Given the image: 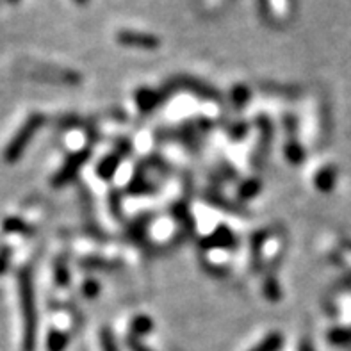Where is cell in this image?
Returning a JSON list of instances; mask_svg holds the SVG:
<instances>
[{"label":"cell","mask_w":351,"mask_h":351,"mask_svg":"<svg viewBox=\"0 0 351 351\" xmlns=\"http://www.w3.org/2000/svg\"><path fill=\"white\" fill-rule=\"evenodd\" d=\"M18 296H20V311L23 319L22 351H36L38 344V307H36L34 284L29 267L18 269Z\"/></svg>","instance_id":"6da1fadb"},{"label":"cell","mask_w":351,"mask_h":351,"mask_svg":"<svg viewBox=\"0 0 351 351\" xmlns=\"http://www.w3.org/2000/svg\"><path fill=\"white\" fill-rule=\"evenodd\" d=\"M41 125H43V116L34 112V114L29 116L25 120V123L14 132L11 141L5 145L4 154H2V157H4V160L8 165H14V162L23 156V152L29 147V143L32 141L34 134L40 130Z\"/></svg>","instance_id":"7a4b0ae2"},{"label":"cell","mask_w":351,"mask_h":351,"mask_svg":"<svg viewBox=\"0 0 351 351\" xmlns=\"http://www.w3.org/2000/svg\"><path fill=\"white\" fill-rule=\"evenodd\" d=\"M118 43L125 45V47H139V49H157L160 45L159 38L154 34H147V32L138 31H120L116 36Z\"/></svg>","instance_id":"3957f363"},{"label":"cell","mask_w":351,"mask_h":351,"mask_svg":"<svg viewBox=\"0 0 351 351\" xmlns=\"http://www.w3.org/2000/svg\"><path fill=\"white\" fill-rule=\"evenodd\" d=\"M68 344V335L59 330H52L47 339V350L49 351H64Z\"/></svg>","instance_id":"277c9868"},{"label":"cell","mask_w":351,"mask_h":351,"mask_svg":"<svg viewBox=\"0 0 351 351\" xmlns=\"http://www.w3.org/2000/svg\"><path fill=\"white\" fill-rule=\"evenodd\" d=\"M282 343H284V339L280 334H271L267 339H264L263 343H258L252 351H280Z\"/></svg>","instance_id":"5b68a950"},{"label":"cell","mask_w":351,"mask_h":351,"mask_svg":"<svg viewBox=\"0 0 351 351\" xmlns=\"http://www.w3.org/2000/svg\"><path fill=\"white\" fill-rule=\"evenodd\" d=\"M2 230L9 232V234H22V232L27 230V225L23 223V219L8 218L2 223Z\"/></svg>","instance_id":"8992f818"},{"label":"cell","mask_w":351,"mask_h":351,"mask_svg":"<svg viewBox=\"0 0 351 351\" xmlns=\"http://www.w3.org/2000/svg\"><path fill=\"white\" fill-rule=\"evenodd\" d=\"M11 248H0V275H4L5 271H8L9 267V263H11Z\"/></svg>","instance_id":"52a82bcc"},{"label":"cell","mask_w":351,"mask_h":351,"mask_svg":"<svg viewBox=\"0 0 351 351\" xmlns=\"http://www.w3.org/2000/svg\"><path fill=\"white\" fill-rule=\"evenodd\" d=\"M104 351H116L112 341L109 337H106V335H104Z\"/></svg>","instance_id":"ba28073f"},{"label":"cell","mask_w":351,"mask_h":351,"mask_svg":"<svg viewBox=\"0 0 351 351\" xmlns=\"http://www.w3.org/2000/svg\"><path fill=\"white\" fill-rule=\"evenodd\" d=\"M300 351H314V350H312V346L308 343H303L302 348H300Z\"/></svg>","instance_id":"9c48e42d"},{"label":"cell","mask_w":351,"mask_h":351,"mask_svg":"<svg viewBox=\"0 0 351 351\" xmlns=\"http://www.w3.org/2000/svg\"><path fill=\"white\" fill-rule=\"evenodd\" d=\"M5 2H8V4H18L20 0H5Z\"/></svg>","instance_id":"30bf717a"},{"label":"cell","mask_w":351,"mask_h":351,"mask_svg":"<svg viewBox=\"0 0 351 351\" xmlns=\"http://www.w3.org/2000/svg\"><path fill=\"white\" fill-rule=\"evenodd\" d=\"M77 4H86V2H88V0H75Z\"/></svg>","instance_id":"8fae6325"}]
</instances>
